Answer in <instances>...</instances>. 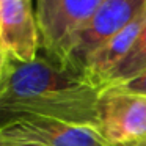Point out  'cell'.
<instances>
[{"instance_id": "1", "label": "cell", "mask_w": 146, "mask_h": 146, "mask_svg": "<svg viewBox=\"0 0 146 146\" xmlns=\"http://www.w3.org/2000/svg\"><path fill=\"white\" fill-rule=\"evenodd\" d=\"M101 88L82 72L52 60H8L0 86V126L19 116H42L96 129Z\"/></svg>"}, {"instance_id": "2", "label": "cell", "mask_w": 146, "mask_h": 146, "mask_svg": "<svg viewBox=\"0 0 146 146\" xmlns=\"http://www.w3.org/2000/svg\"><path fill=\"white\" fill-rule=\"evenodd\" d=\"M102 0H39L35 16L39 32V49L52 61L66 66L74 39L99 8Z\"/></svg>"}, {"instance_id": "3", "label": "cell", "mask_w": 146, "mask_h": 146, "mask_svg": "<svg viewBox=\"0 0 146 146\" xmlns=\"http://www.w3.org/2000/svg\"><path fill=\"white\" fill-rule=\"evenodd\" d=\"M145 0H102L74 39L66 68L82 72L88 60L143 11Z\"/></svg>"}, {"instance_id": "4", "label": "cell", "mask_w": 146, "mask_h": 146, "mask_svg": "<svg viewBox=\"0 0 146 146\" xmlns=\"http://www.w3.org/2000/svg\"><path fill=\"white\" fill-rule=\"evenodd\" d=\"M96 130L108 146L146 138V99L104 88L96 105Z\"/></svg>"}, {"instance_id": "5", "label": "cell", "mask_w": 146, "mask_h": 146, "mask_svg": "<svg viewBox=\"0 0 146 146\" xmlns=\"http://www.w3.org/2000/svg\"><path fill=\"white\" fill-rule=\"evenodd\" d=\"M0 137L42 146H108L91 126L42 116H19L0 126Z\"/></svg>"}, {"instance_id": "6", "label": "cell", "mask_w": 146, "mask_h": 146, "mask_svg": "<svg viewBox=\"0 0 146 146\" xmlns=\"http://www.w3.org/2000/svg\"><path fill=\"white\" fill-rule=\"evenodd\" d=\"M0 49L16 63L38 58L39 32L30 0H0Z\"/></svg>"}, {"instance_id": "7", "label": "cell", "mask_w": 146, "mask_h": 146, "mask_svg": "<svg viewBox=\"0 0 146 146\" xmlns=\"http://www.w3.org/2000/svg\"><path fill=\"white\" fill-rule=\"evenodd\" d=\"M145 22L146 14L145 11H141L138 17H135L126 29H123L115 38H111L101 50H98L88 60L85 69H83V76L91 80L96 86H99L101 91L105 88L111 72L123 61V58L129 54L130 47L133 46Z\"/></svg>"}, {"instance_id": "8", "label": "cell", "mask_w": 146, "mask_h": 146, "mask_svg": "<svg viewBox=\"0 0 146 146\" xmlns=\"http://www.w3.org/2000/svg\"><path fill=\"white\" fill-rule=\"evenodd\" d=\"M145 69H146V22L141 27L135 42L130 47L129 54L123 58V61L118 64L116 69L108 77V82L105 85V88L107 86L119 85V83L135 77L137 74L143 72Z\"/></svg>"}, {"instance_id": "9", "label": "cell", "mask_w": 146, "mask_h": 146, "mask_svg": "<svg viewBox=\"0 0 146 146\" xmlns=\"http://www.w3.org/2000/svg\"><path fill=\"white\" fill-rule=\"evenodd\" d=\"M107 88H115L121 93H126V94H132V96H137V98H145L146 99V69L143 71V72L137 74L132 79L119 83V85L107 86Z\"/></svg>"}, {"instance_id": "10", "label": "cell", "mask_w": 146, "mask_h": 146, "mask_svg": "<svg viewBox=\"0 0 146 146\" xmlns=\"http://www.w3.org/2000/svg\"><path fill=\"white\" fill-rule=\"evenodd\" d=\"M0 146H42L33 141L27 140H16V138H7V137H0Z\"/></svg>"}, {"instance_id": "11", "label": "cell", "mask_w": 146, "mask_h": 146, "mask_svg": "<svg viewBox=\"0 0 146 146\" xmlns=\"http://www.w3.org/2000/svg\"><path fill=\"white\" fill-rule=\"evenodd\" d=\"M7 64H8V57L5 55V52L0 49V86L3 83V77H5V71H7Z\"/></svg>"}, {"instance_id": "12", "label": "cell", "mask_w": 146, "mask_h": 146, "mask_svg": "<svg viewBox=\"0 0 146 146\" xmlns=\"http://www.w3.org/2000/svg\"><path fill=\"white\" fill-rule=\"evenodd\" d=\"M127 146H146V138L140 140V141H137V143H132V145H127Z\"/></svg>"}, {"instance_id": "13", "label": "cell", "mask_w": 146, "mask_h": 146, "mask_svg": "<svg viewBox=\"0 0 146 146\" xmlns=\"http://www.w3.org/2000/svg\"><path fill=\"white\" fill-rule=\"evenodd\" d=\"M143 11H145V14H146V0H145V7H143Z\"/></svg>"}]
</instances>
